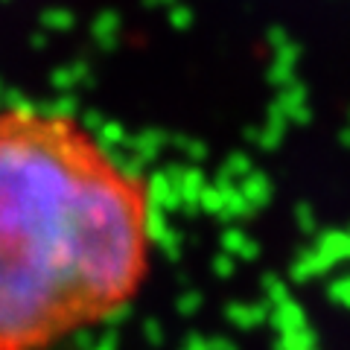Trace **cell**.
I'll return each mask as SVG.
<instances>
[{
  "mask_svg": "<svg viewBox=\"0 0 350 350\" xmlns=\"http://www.w3.org/2000/svg\"><path fill=\"white\" fill-rule=\"evenodd\" d=\"M152 260L146 175L64 108L0 105V350H56L120 319Z\"/></svg>",
  "mask_w": 350,
  "mask_h": 350,
  "instance_id": "1",
  "label": "cell"
}]
</instances>
